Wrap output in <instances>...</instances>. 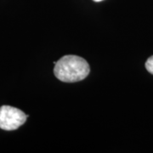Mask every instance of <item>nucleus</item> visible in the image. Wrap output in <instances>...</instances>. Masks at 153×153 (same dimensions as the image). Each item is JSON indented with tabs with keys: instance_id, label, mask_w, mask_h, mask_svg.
I'll list each match as a JSON object with an SVG mask.
<instances>
[{
	"instance_id": "2",
	"label": "nucleus",
	"mask_w": 153,
	"mask_h": 153,
	"mask_svg": "<svg viewBox=\"0 0 153 153\" xmlns=\"http://www.w3.org/2000/svg\"><path fill=\"white\" fill-rule=\"evenodd\" d=\"M27 117L20 109L3 105L0 107V128L7 131L16 130L26 123Z\"/></svg>"
},
{
	"instance_id": "1",
	"label": "nucleus",
	"mask_w": 153,
	"mask_h": 153,
	"mask_svg": "<svg viewBox=\"0 0 153 153\" xmlns=\"http://www.w3.org/2000/svg\"><path fill=\"white\" fill-rule=\"evenodd\" d=\"M89 65L83 58L76 55H65L55 65V76L64 82H79L89 74Z\"/></svg>"
},
{
	"instance_id": "3",
	"label": "nucleus",
	"mask_w": 153,
	"mask_h": 153,
	"mask_svg": "<svg viewBox=\"0 0 153 153\" xmlns=\"http://www.w3.org/2000/svg\"><path fill=\"white\" fill-rule=\"evenodd\" d=\"M146 68L151 74L153 75V55L151 56L146 62Z\"/></svg>"
},
{
	"instance_id": "4",
	"label": "nucleus",
	"mask_w": 153,
	"mask_h": 153,
	"mask_svg": "<svg viewBox=\"0 0 153 153\" xmlns=\"http://www.w3.org/2000/svg\"><path fill=\"white\" fill-rule=\"evenodd\" d=\"M94 2H101V1H103V0H94Z\"/></svg>"
}]
</instances>
